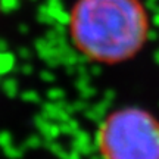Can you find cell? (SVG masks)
<instances>
[{
    "label": "cell",
    "instance_id": "6da1fadb",
    "mask_svg": "<svg viewBox=\"0 0 159 159\" xmlns=\"http://www.w3.org/2000/svg\"><path fill=\"white\" fill-rule=\"evenodd\" d=\"M152 30L143 0H75L68 19L74 49L99 65L133 61L148 44Z\"/></svg>",
    "mask_w": 159,
    "mask_h": 159
},
{
    "label": "cell",
    "instance_id": "7a4b0ae2",
    "mask_svg": "<svg viewBox=\"0 0 159 159\" xmlns=\"http://www.w3.org/2000/svg\"><path fill=\"white\" fill-rule=\"evenodd\" d=\"M102 159H159V118L140 106L109 112L96 131Z\"/></svg>",
    "mask_w": 159,
    "mask_h": 159
}]
</instances>
